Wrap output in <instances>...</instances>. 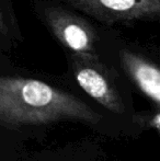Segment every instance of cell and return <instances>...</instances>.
<instances>
[{"label":"cell","instance_id":"obj_4","mask_svg":"<svg viewBox=\"0 0 160 161\" xmlns=\"http://www.w3.org/2000/svg\"><path fill=\"white\" fill-rule=\"evenodd\" d=\"M71 65L76 80L86 93L111 112H123L124 106L118 90L110 80L100 59L73 54Z\"/></svg>","mask_w":160,"mask_h":161},{"label":"cell","instance_id":"obj_5","mask_svg":"<svg viewBox=\"0 0 160 161\" xmlns=\"http://www.w3.org/2000/svg\"><path fill=\"white\" fill-rule=\"evenodd\" d=\"M120 59L124 70L135 85L160 105V67L128 49L120 52Z\"/></svg>","mask_w":160,"mask_h":161},{"label":"cell","instance_id":"obj_1","mask_svg":"<svg viewBox=\"0 0 160 161\" xmlns=\"http://www.w3.org/2000/svg\"><path fill=\"white\" fill-rule=\"evenodd\" d=\"M101 115L73 94L35 79L1 77L0 122L6 127L76 119L97 124Z\"/></svg>","mask_w":160,"mask_h":161},{"label":"cell","instance_id":"obj_2","mask_svg":"<svg viewBox=\"0 0 160 161\" xmlns=\"http://www.w3.org/2000/svg\"><path fill=\"white\" fill-rule=\"evenodd\" d=\"M44 20L53 35L73 54L86 58L99 59L94 29L85 19L56 6L44 10Z\"/></svg>","mask_w":160,"mask_h":161},{"label":"cell","instance_id":"obj_3","mask_svg":"<svg viewBox=\"0 0 160 161\" xmlns=\"http://www.w3.org/2000/svg\"><path fill=\"white\" fill-rule=\"evenodd\" d=\"M76 9L107 24L160 22V0H67Z\"/></svg>","mask_w":160,"mask_h":161},{"label":"cell","instance_id":"obj_6","mask_svg":"<svg viewBox=\"0 0 160 161\" xmlns=\"http://www.w3.org/2000/svg\"><path fill=\"white\" fill-rule=\"evenodd\" d=\"M150 126L152 127H155L157 129V130L159 131L160 134V113H158V114H156L154 117L152 119V121L149 122Z\"/></svg>","mask_w":160,"mask_h":161}]
</instances>
